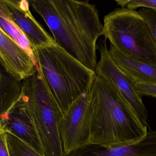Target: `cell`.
I'll return each instance as SVG.
<instances>
[{
  "instance_id": "8fae6325",
  "label": "cell",
  "mask_w": 156,
  "mask_h": 156,
  "mask_svg": "<svg viewBox=\"0 0 156 156\" xmlns=\"http://www.w3.org/2000/svg\"><path fill=\"white\" fill-rule=\"evenodd\" d=\"M109 53L115 64L134 82L156 84V67L131 57L111 45Z\"/></svg>"
},
{
  "instance_id": "3957f363",
  "label": "cell",
  "mask_w": 156,
  "mask_h": 156,
  "mask_svg": "<svg viewBox=\"0 0 156 156\" xmlns=\"http://www.w3.org/2000/svg\"><path fill=\"white\" fill-rule=\"evenodd\" d=\"M33 53L37 69L63 115L89 88L95 71L79 62L55 41L33 49Z\"/></svg>"
},
{
  "instance_id": "5b68a950",
  "label": "cell",
  "mask_w": 156,
  "mask_h": 156,
  "mask_svg": "<svg viewBox=\"0 0 156 156\" xmlns=\"http://www.w3.org/2000/svg\"><path fill=\"white\" fill-rule=\"evenodd\" d=\"M103 35L124 54L156 67V44L139 12L126 7L115 9L105 16Z\"/></svg>"
},
{
  "instance_id": "7c38bea8",
  "label": "cell",
  "mask_w": 156,
  "mask_h": 156,
  "mask_svg": "<svg viewBox=\"0 0 156 156\" xmlns=\"http://www.w3.org/2000/svg\"><path fill=\"white\" fill-rule=\"evenodd\" d=\"M22 89V81L8 71L0 58V124L3 115L19 100Z\"/></svg>"
},
{
  "instance_id": "8992f818",
  "label": "cell",
  "mask_w": 156,
  "mask_h": 156,
  "mask_svg": "<svg viewBox=\"0 0 156 156\" xmlns=\"http://www.w3.org/2000/svg\"><path fill=\"white\" fill-rule=\"evenodd\" d=\"M93 80L86 91L70 105L59 121V135L66 156L90 142L93 114L91 103Z\"/></svg>"
},
{
  "instance_id": "4fadbf2b",
  "label": "cell",
  "mask_w": 156,
  "mask_h": 156,
  "mask_svg": "<svg viewBox=\"0 0 156 156\" xmlns=\"http://www.w3.org/2000/svg\"><path fill=\"white\" fill-rule=\"evenodd\" d=\"M8 18H9L8 15L2 12L0 7V28L28 53L37 67L33 49L30 46L28 39L21 29Z\"/></svg>"
},
{
  "instance_id": "9a60e30c",
  "label": "cell",
  "mask_w": 156,
  "mask_h": 156,
  "mask_svg": "<svg viewBox=\"0 0 156 156\" xmlns=\"http://www.w3.org/2000/svg\"><path fill=\"white\" fill-rule=\"evenodd\" d=\"M122 8L135 10L138 7L146 8L156 11V0H124L116 1Z\"/></svg>"
},
{
  "instance_id": "ac0fdd59",
  "label": "cell",
  "mask_w": 156,
  "mask_h": 156,
  "mask_svg": "<svg viewBox=\"0 0 156 156\" xmlns=\"http://www.w3.org/2000/svg\"><path fill=\"white\" fill-rule=\"evenodd\" d=\"M0 156H10L6 143L5 132L4 131L0 134Z\"/></svg>"
},
{
  "instance_id": "7a4b0ae2",
  "label": "cell",
  "mask_w": 156,
  "mask_h": 156,
  "mask_svg": "<svg viewBox=\"0 0 156 156\" xmlns=\"http://www.w3.org/2000/svg\"><path fill=\"white\" fill-rule=\"evenodd\" d=\"M91 103L93 114L88 144L108 147L133 143L146 135L147 127L120 93L96 74L91 87Z\"/></svg>"
},
{
  "instance_id": "52a82bcc",
  "label": "cell",
  "mask_w": 156,
  "mask_h": 156,
  "mask_svg": "<svg viewBox=\"0 0 156 156\" xmlns=\"http://www.w3.org/2000/svg\"><path fill=\"white\" fill-rule=\"evenodd\" d=\"M97 49L101 57L97 62L95 74L115 87L140 122L147 127L148 112L142 96L136 90L134 82L114 62L107 48L106 40L99 43Z\"/></svg>"
},
{
  "instance_id": "277c9868",
  "label": "cell",
  "mask_w": 156,
  "mask_h": 156,
  "mask_svg": "<svg viewBox=\"0 0 156 156\" xmlns=\"http://www.w3.org/2000/svg\"><path fill=\"white\" fill-rule=\"evenodd\" d=\"M21 100L30 113L45 156H66L60 139L62 112L39 71L22 81Z\"/></svg>"
},
{
  "instance_id": "ba28073f",
  "label": "cell",
  "mask_w": 156,
  "mask_h": 156,
  "mask_svg": "<svg viewBox=\"0 0 156 156\" xmlns=\"http://www.w3.org/2000/svg\"><path fill=\"white\" fill-rule=\"evenodd\" d=\"M10 15V19L21 29L32 49L51 44L53 38L36 20L27 0H1Z\"/></svg>"
},
{
  "instance_id": "9c48e42d",
  "label": "cell",
  "mask_w": 156,
  "mask_h": 156,
  "mask_svg": "<svg viewBox=\"0 0 156 156\" xmlns=\"http://www.w3.org/2000/svg\"><path fill=\"white\" fill-rule=\"evenodd\" d=\"M0 126L44 156V150L30 113L20 98L16 103L3 115Z\"/></svg>"
},
{
  "instance_id": "6da1fadb",
  "label": "cell",
  "mask_w": 156,
  "mask_h": 156,
  "mask_svg": "<svg viewBox=\"0 0 156 156\" xmlns=\"http://www.w3.org/2000/svg\"><path fill=\"white\" fill-rule=\"evenodd\" d=\"M28 1L47 25L54 41L95 71L98 62L97 41L103 35V25L95 5L88 0Z\"/></svg>"
},
{
  "instance_id": "e0dca14e",
  "label": "cell",
  "mask_w": 156,
  "mask_h": 156,
  "mask_svg": "<svg viewBox=\"0 0 156 156\" xmlns=\"http://www.w3.org/2000/svg\"><path fill=\"white\" fill-rule=\"evenodd\" d=\"M136 91L142 96H150L156 98V84L134 82Z\"/></svg>"
},
{
  "instance_id": "30bf717a",
  "label": "cell",
  "mask_w": 156,
  "mask_h": 156,
  "mask_svg": "<svg viewBox=\"0 0 156 156\" xmlns=\"http://www.w3.org/2000/svg\"><path fill=\"white\" fill-rule=\"evenodd\" d=\"M0 58L8 71L21 81L38 70L28 53L1 28Z\"/></svg>"
},
{
  "instance_id": "2e32d148",
  "label": "cell",
  "mask_w": 156,
  "mask_h": 156,
  "mask_svg": "<svg viewBox=\"0 0 156 156\" xmlns=\"http://www.w3.org/2000/svg\"><path fill=\"white\" fill-rule=\"evenodd\" d=\"M138 12L148 24L156 44V11L142 8Z\"/></svg>"
},
{
  "instance_id": "5bb4252c",
  "label": "cell",
  "mask_w": 156,
  "mask_h": 156,
  "mask_svg": "<svg viewBox=\"0 0 156 156\" xmlns=\"http://www.w3.org/2000/svg\"><path fill=\"white\" fill-rule=\"evenodd\" d=\"M5 135L10 156H44L11 133L5 132Z\"/></svg>"
},
{
  "instance_id": "d6986e66",
  "label": "cell",
  "mask_w": 156,
  "mask_h": 156,
  "mask_svg": "<svg viewBox=\"0 0 156 156\" xmlns=\"http://www.w3.org/2000/svg\"><path fill=\"white\" fill-rule=\"evenodd\" d=\"M3 131V129H2V127H1V126H0V134H1V133Z\"/></svg>"
}]
</instances>
